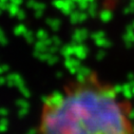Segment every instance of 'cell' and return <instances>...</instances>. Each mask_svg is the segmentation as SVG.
Wrapping results in <instances>:
<instances>
[{"instance_id": "cell-1", "label": "cell", "mask_w": 134, "mask_h": 134, "mask_svg": "<svg viewBox=\"0 0 134 134\" xmlns=\"http://www.w3.org/2000/svg\"><path fill=\"white\" fill-rule=\"evenodd\" d=\"M39 134H134L131 107L110 85L85 76L48 95Z\"/></svg>"}]
</instances>
